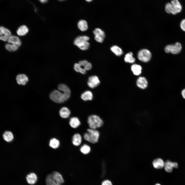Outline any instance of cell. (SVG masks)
Masks as SVG:
<instances>
[{"mask_svg":"<svg viewBox=\"0 0 185 185\" xmlns=\"http://www.w3.org/2000/svg\"><path fill=\"white\" fill-rule=\"evenodd\" d=\"M58 89L63 92L58 90L53 91L50 94V97L54 102L61 103L67 101L70 97L71 91L68 87L65 84H60L58 86Z\"/></svg>","mask_w":185,"mask_h":185,"instance_id":"obj_1","label":"cell"},{"mask_svg":"<svg viewBox=\"0 0 185 185\" xmlns=\"http://www.w3.org/2000/svg\"><path fill=\"white\" fill-rule=\"evenodd\" d=\"M87 132L85 133L84 136L85 140L93 144L97 142L99 136V131L90 128L87 129Z\"/></svg>","mask_w":185,"mask_h":185,"instance_id":"obj_2","label":"cell"},{"mask_svg":"<svg viewBox=\"0 0 185 185\" xmlns=\"http://www.w3.org/2000/svg\"><path fill=\"white\" fill-rule=\"evenodd\" d=\"M87 122L90 128L96 130L101 127L103 124L101 118L96 115H92L88 117Z\"/></svg>","mask_w":185,"mask_h":185,"instance_id":"obj_3","label":"cell"},{"mask_svg":"<svg viewBox=\"0 0 185 185\" xmlns=\"http://www.w3.org/2000/svg\"><path fill=\"white\" fill-rule=\"evenodd\" d=\"M182 49L181 44L179 42H177L174 44H170L166 46L165 51L167 53H171L174 54L179 53Z\"/></svg>","mask_w":185,"mask_h":185,"instance_id":"obj_4","label":"cell"},{"mask_svg":"<svg viewBox=\"0 0 185 185\" xmlns=\"http://www.w3.org/2000/svg\"><path fill=\"white\" fill-rule=\"evenodd\" d=\"M151 54L150 52L146 49L141 50L138 54V58L140 61L145 62L149 61L150 59Z\"/></svg>","mask_w":185,"mask_h":185,"instance_id":"obj_5","label":"cell"},{"mask_svg":"<svg viewBox=\"0 0 185 185\" xmlns=\"http://www.w3.org/2000/svg\"><path fill=\"white\" fill-rule=\"evenodd\" d=\"M95 40L97 42L102 43L105 38L104 32L99 28H96L93 31Z\"/></svg>","mask_w":185,"mask_h":185,"instance_id":"obj_6","label":"cell"},{"mask_svg":"<svg viewBox=\"0 0 185 185\" xmlns=\"http://www.w3.org/2000/svg\"><path fill=\"white\" fill-rule=\"evenodd\" d=\"M100 82V81L97 76H93L89 77L87 85L90 88H94L98 86Z\"/></svg>","mask_w":185,"mask_h":185,"instance_id":"obj_7","label":"cell"},{"mask_svg":"<svg viewBox=\"0 0 185 185\" xmlns=\"http://www.w3.org/2000/svg\"><path fill=\"white\" fill-rule=\"evenodd\" d=\"M178 164L176 162H172L169 160H167L164 162V168L165 170L167 172L171 173L173 171V168H177Z\"/></svg>","mask_w":185,"mask_h":185,"instance_id":"obj_8","label":"cell"},{"mask_svg":"<svg viewBox=\"0 0 185 185\" xmlns=\"http://www.w3.org/2000/svg\"><path fill=\"white\" fill-rule=\"evenodd\" d=\"M46 185H62L52 173L48 174L45 179Z\"/></svg>","mask_w":185,"mask_h":185,"instance_id":"obj_9","label":"cell"},{"mask_svg":"<svg viewBox=\"0 0 185 185\" xmlns=\"http://www.w3.org/2000/svg\"><path fill=\"white\" fill-rule=\"evenodd\" d=\"M17 83L20 85H24L28 82L29 79L27 76L23 74H19L16 77Z\"/></svg>","mask_w":185,"mask_h":185,"instance_id":"obj_10","label":"cell"},{"mask_svg":"<svg viewBox=\"0 0 185 185\" xmlns=\"http://www.w3.org/2000/svg\"><path fill=\"white\" fill-rule=\"evenodd\" d=\"M7 41L9 43L15 45L19 47L21 44V42L20 39L17 36L15 35H11L9 36Z\"/></svg>","mask_w":185,"mask_h":185,"instance_id":"obj_11","label":"cell"},{"mask_svg":"<svg viewBox=\"0 0 185 185\" xmlns=\"http://www.w3.org/2000/svg\"><path fill=\"white\" fill-rule=\"evenodd\" d=\"M26 179L27 182L31 185L34 184L36 182L38 177L35 173L31 172L27 175Z\"/></svg>","mask_w":185,"mask_h":185,"instance_id":"obj_12","label":"cell"},{"mask_svg":"<svg viewBox=\"0 0 185 185\" xmlns=\"http://www.w3.org/2000/svg\"><path fill=\"white\" fill-rule=\"evenodd\" d=\"M152 164L155 168L160 169L164 167V162L161 159L158 158L153 160L152 162Z\"/></svg>","mask_w":185,"mask_h":185,"instance_id":"obj_13","label":"cell"},{"mask_svg":"<svg viewBox=\"0 0 185 185\" xmlns=\"http://www.w3.org/2000/svg\"><path fill=\"white\" fill-rule=\"evenodd\" d=\"M137 86L139 88L144 89L147 86L148 82L146 79L143 77H140L137 79L136 81Z\"/></svg>","mask_w":185,"mask_h":185,"instance_id":"obj_14","label":"cell"},{"mask_svg":"<svg viewBox=\"0 0 185 185\" xmlns=\"http://www.w3.org/2000/svg\"><path fill=\"white\" fill-rule=\"evenodd\" d=\"M82 140V137L80 134L78 133H76L72 136V142L74 145L78 146L81 144Z\"/></svg>","mask_w":185,"mask_h":185,"instance_id":"obj_15","label":"cell"},{"mask_svg":"<svg viewBox=\"0 0 185 185\" xmlns=\"http://www.w3.org/2000/svg\"><path fill=\"white\" fill-rule=\"evenodd\" d=\"M171 4L176 14L181 12L182 7L178 0H172L171 1Z\"/></svg>","mask_w":185,"mask_h":185,"instance_id":"obj_16","label":"cell"},{"mask_svg":"<svg viewBox=\"0 0 185 185\" xmlns=\"http://www.w3.org/2000/svg\"><path fill=\"white\" fill-rule=\"evenodd\" d=\"M29 30L27 27L25 25H23L20 26L16 31L18 35L22 36L26 35L28 32Z\"/></svg>","mask_w":185,"mask_h":185,"instance_id":"obj_17","label":"cell"},{"mask_svg":"<svg viewBox=\"0 0 185 185\" xmlns=\"http://www.w3.org/2000/svg\"><path fill=\"white\" fill-rule=\"evenodd\" d=\"M69 124L71 127L75 128L79 126L80 124V122L78 118L76 117H73L70 118Z\"/></svg>","mask_w":185,"mask_h":185,"instance_id":"obj_18","label":"cell"},{"mask_svg":"<svg viewBox=\"0 0 185 185\" xmlns=\"http://www.w3.org/2000/svg\"><path fill=\"white\" fill-rule=\"evenodd\" d=\"M70 113V112L69 110L66 107L62 108L59 111V114L60 116L63 118H68Z\"/></svg>","mask_w":185,"mask_h":185,"instance_id":"obj_19","label":"cell"},{"mask_svg":"<svg viewBox=\"0 0 185 185\" xmlns=\"http://www.w3.org/2000/svg\"><path fill=\"white\" fill-rule=\"evenodd\" d=\"M92 92L90 91H86L82 93L81 96V98L84 101L91 100L93 98Z\"/></svg>","mask_w":185,"mask_h":185,"instance_id":"obj_20","label":"cell"},{"mask_svg":"<svg viewBox=\"0 0 185 185\" xmlns=\"http://www.w3.org/2000/svg\"><path fill=\"white\" fill-rule=\"evenodd\" d=\"M77 25L79 30L82 31H85L88 29L87 22L84 20H79L78 23Z\"/></svg>","mask_w":185,"mask_h":185,"instance_id":"obj_21","label":"cell"},{"mask_svg":"<svg viewBox=\"0 0 185 185\" xmlns=\"http://www.w3.org/2000/svg\"><path fill=\"white\" fill-rule=\"evenodd\" d=\"M4 139L8 142H11L14 138V135L11 131H7L5 132L3 135Z\"/></svg>","mask_w":185,"mask_h":185,"instance_id":"obj_22","label":"cell"},{"mask_svg":"<svg viewBox=\"0 0 185 185\" xmlns=\"http://www.w3.org/2000/svg\"><path fill=\"white\" fill-rule=\"evenodd\" d=\"M131 69L134 75H140L141 72L142 68L140 65L134 64L132 66Z\"/></svg>","mask_w":185,"mask_h":185,"instance_id":"obj_23","label":"cell"},{"mask_svg":"<svg viewBox=\"0 0 185 185\" xmlns=\"http://www.w3.org/2000/svg\"><path fill=\"white\" fill-rule=\"evenodd\" d=\"M49 144L50 147L53 149H55L59 146L60 142L58 139L53 138L50 140Z\"/></svg>","mask_w":185,"mask_h":185,"instance_id":"obj_24","label":"cell"},{"mask_svg":"<svg viewBox=\"0 0 185 185\" xmlns=\"http://www.w3.org/2000/svg\"><path fill=\"white\" fill-rule=\"evenodd\" d=\"M78 63L81 67H83L84 69L86 70H89L92 67L91 64L86 60L80 61Z\"/></svg>","mask_w":185,"mask_h":185,"instance_id":"obj_25","label":"cell"},{"mask_svg":"<svg viewBox=\"0 0 185 185\" xmlns=\"http://www.w3.org/2000/svg\"><path fill=\"white\" fill-rule=\"evenodd\" d=\"M89 40V38L86 36H79L77 37L74 40V44L76 45L78 44L83 41H88Z\"/></svg>","mask_w":185,"mask_h":185,"instance_id":"obj_26","label":"cell"},{"mask_svg":"<svg viewBox=\"0 0 185 185\" xmlns=\"http://www.w3.org/2000/svg\"><path fill=\"white\" fill-rule=\"evenodd\" d=\"M111 51L116 55L120 56L123 53L122 49L116 45H114L110 48Z\"/></svg>","mask_w":185,"mask_h":185,"instance_id":"obj_27","label":"cell"},{"mask_svg":"<svg viewBox=\"0 0 185 185\" xmlns=\"http://www.w3.org/2000/svg\"><path fill=\"white\" fill-rule=\"evenodd\" d=\"M124 59L125 62L130 63H133L135 61V59L133 57V54L132 52L126 54Z\"/></svg>","mask_w":185,"mask_h":185,"instance_id":"obj_28","label":"cell"},{"mask_svg":"<svg viewBox=\"0 0 185 185\" xmlns=\"http://www.w3.org/2000/svg\"><path fill=\"white\" fill-rule=\"evenodd\" d=\"M76 46L81 50H85L88 49L90 44L88 41H84L79 43Z\"/></svg>","mask_w":185,"mask_h":185,"instance_id":"obj_29","label":"cell"},{"mask_svg":"<svg viewBox=\"0 0 185 185\" xmlns=\"http://www.w3.org/2000/svg\"><path fill=\"white\" fill-rule=\"evenodd\" d=\"M80 150L82 154H87L90 152L91 149L89 146L87 144H85L81 147Z\"/></svg>","mask_w":185,"mask_h":185,"instance_id":"obj_30","label":"cell"},{"mask_svg":"<svg viewBox=\"0 0 185 185\" xmlns=\"http://www.w3.org/2000/svg\"><path fill=\"white\" fill-rule=\"evenodd\" d=\"M165 11L168 13H171L174 15L176 14L171 3H168L166 4L165 7Z\"/></svg>","mask_w":185,"mask_h":185,"instance_id":"obj_31","label":"cell"},{"mask_svg":"<svg viewBox=\"0 0 185 185\" xmlns=\"http://www.w3.org/2000/svg\"><path fill=\"white\" fill-rule=\"evenodd\" d=\"M11 34V31L8 29L3 26L0 27V35H5L9 36Z\"/></svg>","mask_w":185,"mask_h":185,"instance_id":"obj_32","label":"cell"},{"mask_svg":"<svg viewBox=\"0 0 185 185\" xmlns=\"http://www.w3.org/2000/svg\"><path fill=\"white\" fill-rule=\"evenodd\" d=\"M18 48L19 47L17 45L10 43L6 44L5 45L6 49L10 51H16L18 49Z\"/></svg>","mask_w":185,"mask_h":185,"instance_id":"obj_33","label":"cell"},{"mask_svg":"<svg viewBox=\"0 0 185 185\" xmlns=\"http://www.w3.org/2000/svg\"><path fill=\"white\" fill-rule=\"evenodd\" d=\"M74 69L76 71L83 74H85L86 72V70L82 68L78 63H76L74 64Z\"/></svg>","mask_w":185,"mask_h":185,"instance_id":"obj_34","label":"cell"},{"mask_svg":"<svg viewBox=\"0 0 185 185\" xmlns=\"http://www.w3.org/2000/svg\"><path fill=\"white\" fill-rule=\"evenodd\" d=\"M180 26L182 30L185 32V19L181 21Z\"/></svg>","mask_w":185,"mask_h":185,"instance_id":"obj_35","label":"cell"},{"mask_svg":"<svg viewBox=\"0 0 185 185\" xmlns=\"http://www.w3.org/2000/svg\"><path fill=\"white\" fill-rule=\"evenodd\" d=\"M101 185H113L111 181L108 180H105L103 181Z\"/></svg>","mask_w":185,"mask_h":185,"instance_id":"obj_36","label":"cell"},{"mask_svg":"<svg viewBox=\"0 0 185 185\" xmlns=\"http://www.w3.org/2000/svg\"><path fill=\"white\" fill-rule=\"evenodd\" d=\"M8 37L5 35H0V40L4 41H7Z\"/></svg>","mask_w":185,"mask_h":185,"instance_id":"obj_37","label":"cell"},{"mask_svg":"<svg viewBox=\"0 0 185 185\" xmlns=\"http://www.w3.org/2000/svg\"><path fill=\"white\" fill-rule=\"evenodd\" d=\"M181 93L183 97L185 99V89L182 90Z\"/></svg>","mask_w":185,"mask_h":185,"instance_id":"obj_38","label":"cell"},{"mask_svg":"<svg viewBox=\"0 0 185 185\" xmlns=\"http://www.w3.org/2000/svg\"><path fill=\"white\" fill-rule=\"evenodd\" d=\"M39 1L42 3H45L47 2L48 0H39Z\"/></svg>","mask_w":185,"mask_h":185,"instance_id":"obj_39","label":"cell"},{"mask_svg":"<svg viewBox=\"0 0 185 185\" xmlns=\"http://www.w3.org/2000/svg\"><path fill=\"white\" fill-rule=\"evenodd\" d=\"M86 2H91L93 0H85Z\"/></svg>","mask_w":185,"mask_h":185,"instance_id":"obj_40","label":"cell"},{"mask_svg":"<svg viewBox=\"0 0 185 185\" xmlns=\"http://www.w3.org/2000/svg\"><path fill=\"white\" fill-rule=\"evenodd\" d=\"M155 185H161L159 183H157L155 184Z\"/></svg>","mask_w":185,"mask_h":185,"instance_id":"obj_41","label":"cell"},{"mask_svg":"<svg viewBox=\"0 0 185 185\" xmlns=\"http://www.w3.org/2000/svg\"><path fill=\"white\" fill-rule=\"evenodd\" d=\"M59 0V1H62V0Z\"/></svg>","mask_w":185,"mask_h":185,"instance_id":"obj_42","label":"cell"},{"mask_svg":"<svg viewBox=\"0 0 185 185\" xmlns=\"http://www.w3.org/2000/svg\"><path fill=\"white\" fill-rule=\"evenodd\" d=\"M63 0H62V1H63Z\"/></svg>","mask_w":185,"mask_h":185,"instance_id":"obj_43","label":"cell"}]
</instances>
